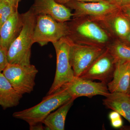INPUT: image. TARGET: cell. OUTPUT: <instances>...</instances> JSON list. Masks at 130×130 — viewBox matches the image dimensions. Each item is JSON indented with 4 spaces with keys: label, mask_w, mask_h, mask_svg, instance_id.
Masks as SVG:
<instances>
[{
    "label": "cell",
    "mask_w": 130,
    "mask_h": 130,
    "mask_svg": "<svg viewBox=\"0 0 130 130\" xmlns=\"http://www.w3.org/2000/svg\"><path fill=\"white\" fill-rule=\"evenodd\" d=\"M116 61L107 48L79 77L107 84L111 80Z\"/></svg>",
    "instance_id": "cell-9"
},
{
    "label": "cell",
    "mask_w": 130,
    "mask_h": 130,
    "mask_svg": "<svg viewBox=\"0 0 130 130\" xmlns=\"http://www.w3.org/2000/svg\"><path fill=\"white\" fill-rule=\"evenodd\" d=\"M0 1H1V0H0Z\"/></svg>",
    "instance_id": "cell-29"
},
{
    "label": "cell",
    "mask_w": 130,
    "mask_h": 130,
    "mask_svg": "<svg viewBox=\"0 0 130 130\" xmlns=\"http://www.w3.org/2000/svg\"><path fill=\"white\" fill-rule=\"evenodd\" d=\"M123 41L130 45V32L129 33V35H128V36L126 37V38Z\"/></svg>",
    "instance_id": "cell-26"
},
{
    "label": "cell",
    "mask_w": 130,
    "mask_h": 130,
    "mask_svg": "<svg viewBox=\"0 0 130 130\" xmlns=\"http://www.w3.org/2000/svg\"><path fill=\"white\" fill-rule=\"evenodd\" d=\"M120 11L130 22V5L121 7H120Z\"/></svg>",
    "instance_id": "cell-22"
},
{
    "label": "cell",
    "mask_w": 130,
    "mask_h": 130,
    "mask_svg": "<svg viewBox=\"0 0 130 130\" xmlns=\"http://www.w3.org/2000/svg\"><path fill=\"white\" fill-rule=\"evenodd\" d=\"M68 25L69 29L68 36L71 38L79 36L92 41L94 44L102 46L109 40L106 32L93 21L88 20L81 23H72Z\"/></svg>",
    "instance_id": "cell-10"
},
{
    "label": "cell",
    "mask_w": 130,
    "mask_h": 130,
    "mask_svg": "<svg viewBox=\"0 0 130 130\" xmlns=\"http://www.w3.org/2000/svg\"><path fill=\"white\" fill-rule=\"evenodd\" d=\"M58 3L65 5L67 3L72 1H75L83 2H98L103 0H55Z\"/></svg>",
    "instance_id": "cell-23"
},
{
    "label": "cell",
    "mask_w": 130,
    "mask_h": 130,
    "mask_svg": "<svg viewBox=\"0 0 130 130\" xmlns=\"http://www.w3.org/2000/svg\"></svg>",
    "instance_id": "cell-30"
},
{
    "label": "cell",
    "mask_w": 130,
    "mask_h": 130,
    "mask_svg": "<svg viewBox=\"0 0 130 130\" xmlns=\"http://www.w3.org/2000/svg\"><path fill=\"white\" fill-rule=\"evenodd\" d=\"M72 98L68 92L61 88L55 93L43 98L37 105L14 112L13 116L25 121L29 126L42 123L50 114Z\"/></svg>",
    "instance_id": "cell-2"
},
{
    "label": "cell",
    "mask_w": 130,
    "mask_h": 130,
    "mask_svg": "<svg viewBox=\"0 0 130 130\" xmlns=\"http://www.w3.org/2000/svg\"><path fill=\"white\" fill-rule=\"evenodd\" d=\"M112 127L115 129L121 128L123 125V122L121 117L110 120Z\"/></svg>",
    "instance_id": "cell-21"
},
{
    "label": "cell",
    "mask_w": 130,
    "mask_h": 130,
    "mask_svg": "<svg viewBox=\"0 0 130 130\" xmlns=\"http://www.w3.org/2000/svg\"><path fill=\"white\" fill-rule=\"evenodd\" d=\"M23 25L22 14L17 10L0 28V46L7 53L10 45L21 32Z\"/></svg>",
    "instance_id": "cell-12"
},
{
    "label": "cell",
    "mask_w": 130,
    "mask_h": 130,
    "mask_svg": "<svg viewBox=\"0 0 130 130\" xmlns=\"http://www.w3.org/2000/svg\"><path fill=\"white\" fill-rule=\"evenodd\" d=\"M8 63L7 52L0 46V73H2Z\"/></svg>",
    "instance_id": "cell-19"
},
{
    "label": "cell",
    "mask_w": 130,
    "mask_h": 130,
    "mask_svg": "<svg viewBox=\"0 0 130 130\" xmlns=\"http://www.w3.org/2000/svg\"><path fill=\"white\" fill-rule=\"evenodd\" d=\"M73 42L69 37L67 36L52 43L56 51V70L53 82L47 95L59 90L74 77L70 61V48Z\"/></svg>",
    "instance_id": "cell-3"
},
{
    "label": "cell",
    "mask_w": 130,
    "mask_h": 130,
    "mask_svg": "<svg viewBox=\"0 0 130 130\" xmlns=\"http://www.w3.org/2000/svg\"><path fill=\"white\" fill-rule=\"evenodd\" d=\"M65 5L74 10V18L89 16L100 20L104 19L120 9L119 7L105 0L94 2L72 1Z\"/></svg>",
    "instance_id": "cell-7"
},
{
    "label": "cell",
    "mask_w": 130,
    "mask_h": 130,
    "mask_svg": "<svg viewBox=\"0 0 130 130\" xmlns=\"http://www.w3.org/2000/svg\"><path fill=\"white\" fill-rule=\"evenodd\" d=\"M38 70L33 65L22 66L8 63L3 74L15 90L23 95L34 90Z\"/></svg>",
    "instance_id": "cell-6"
},
{
    "label": "cell",
    "mask_w": 130,
    "mask_h": 130,
    "mask_svg": "<svg viewBox=\"0 0 130 130\" xmlns=\"http://www.w3.org/2000/svg\"><path fill=\"white\" fill-rule=\"evenodd\" d=\"M21 1V0H17V3L18 5L19 3Z\"/></svg>",
    "instance_id": "cell-28"
},
{
    "label": "cell",
    "mask_w": 130,
    "mask_h": 130,
    "mask_svg": "<svg viewBox=\"0 0 130 130\" xmlns=\"http://www.w3.org/2000/svg\"><path fill=\"white\" fill-rule=\"evenodd\" d=\"M106 50L100 45L73 41L70 48V61L74 76H80Z\"/></svg>",
    "instance_id": "cell-5"
},
{
    "label": "cell",
    "mask_w": 130,
    "mask_h": 130,
    "mask_svg": "<svg viewBox=\"0 0 130 130\" xmlns=\"http://www.w3.org/2000/svg\"><path fill=\"white\" fill-rule=\"evenodd\" d=\"M42 123H39L29 126L30 130H43L45 129V127L42 125Z\"/></svg>",
    "instance_id": "cell-24"
},
{
    "label": "cell",
    "mask_w": 130,
    "mask_h": 130,
    "mask_svg": "<svg viewBox=\"0 0 130 130\" xmlns=\"http://www.w3.org/2000/svg\"><path fill=\"white\" fill-rule=\"evenodd\" d=\"M127 94H128V95H130V82L129 86V89H128V92H127Z\"/></svg>",
    "instance_id": "cell-27"
},
{
    "label": "cell",
    "mask_w": 130,
    "mask_h": 130,
    "mask_svg": "<svg viewBox=\"0 0 130 130\" xmlns=\"http://www.w3.org/2000/svg\"><path fill=\"white\" fill-rule=\"evenodd\" d=\"M74 99H71L59 107L55 111L51 112L42 122L45 129L64 130L68 113L72 106Z\"/></svg>",
    "instance_id": "cell-16"
},
{
    "label": "cell",
    "mask_w": 130,
    "mask_h": 130,
    "mask_svg": "<svg viewBox=\"0 0 130 130\" xmlns=\"http://www.w3.org/2000/svg\"><path fill=\"white\" fill-rule=\"evenodd\" d=\"M21 32L10 45L7 55L8 63L22 66L30 64L31 48L36 16L30 9L22 14Z\"/></svg>",
    "instance_id": "cell-1"
},
{
    "label": "cell",
    "mask_w": 130,
    "mask_h": 130,
    "mask_svg": "<svg viewBox=\"0 0 130 130\" xmlns=\"http://www.w3.org/2000/svg\"><path fill=\"white\" fill-rule=\"evenodd\" d=\"M119 7L130 5V0H105Z\"/></svg>",
    "instance_id": "cell-20"
},
{
    "label": "cell",
    "mask_w": 130,
    "mask_h": 130,
    "mask_svg": "<svg viewBox=\"0 0 130 130\" xmlns=\"http://www.w3.org/2000/svg\"><path fill=\"white\" fill-rule=\"evenodd\" d=\"M115 60L118 61H130V45L122 41L115 42L108 47Z\"/></svg>",
    "instance_id": "cell-18"
},
{
    "label": "cell",
    "mask_w": 130,
    "mask_h": 130,
    "mask_svg": "<svg viewBox=\"0 0 130 130\" xmlns=\"http://www.w3.org/2000/svg\"><path fill=\"white\" fill-rule=\"evenodd\" d=\"M108 108L119 113L129 122L130 126V95L127 93H110L103 100Z\"/></svg>",
    "instance_id": "cell-14"
},
{
    "label": "cell",
    "mask_w": 130,
    "mask_h": 130,
    "mask_svg": "<svg viewBox=\"0 0 130 130\" xmlns=\"http://www.w3.org/2000/svg\"><path fill=\"white\" fill-rule=\"evenodd\" d=\"M130 82V61L116 62L112 78L107 84L109 92L127 93Z\"/></svg>",
    "instance_id": "cell-13"
},
{
    "label": "cell",
    "mask_w": 130,
    "mask_h": 130,
    "mask_svg": "<svg viewBox=\"0 0 130 130\" xmlns=\"http://www.w3.org/2000/svg\"><path fill=\"white\" fill-rule=\"evenodd\" d=\"M69 35V27L66 22L56 21L49 15L40 14L36 16L33 32L34 43H37L43 46Z\"/></svg>",
    "instance_id": "cell-4"
},
{
    "label": "cell",
    "mask_w": 130,
    "mask_h": 130,
    "mask_svg": "<svg viewBox=\"0 0 130 130\" xmlns=\"http://www.w3.org/2000/svg\"><path fill=\"white\" fill-rule=\"evenodd\" d=\"M12 6H14L18 8V5L17 4V0H4Z\"/></svg>",
    "instance_id": "cell-25"
},
{
    "label": "cell",
    "mask_w": 130,
    "mask_h": 130,
    "mask_svg": "<svg viewBox=\"0 0 130 130\" xmlns=\"http://www.w3.org/2000/svg\"><path fill=\"white\" fill-rule=\"evenodd\" d=\"M23 96L15 90L2 73H0V106L4 109L16 106Z\"/></svg>",
    "instance_id": "cell-15"
},
{
    "label": "cell",
    "mask_w": 130,
    "mask_h": 130,
    "mask_svg": "<svg viewBox=\"0 0 130 130\" xmlns=\"http://www.w3.org/2000/svg\"><path fill=\"white\" fill-rule=\"evenodd\" d=\"M30 9L36 16L49 15L56 21L63 23L70 21L74 15L70 8L55 0H34Z\"/></svg>",
    "instance_id": "cell-11"
},
{
    "label": "cell",
    "mask_w": 130,
    "mask_h": 130,
    "mask_svg": "<svg viewBox=\"0 0 130 130\" xmlns=\"http://www.w3.org/2000/svg\"><path fill=\"white\" fill-rule=\"evenodd\" d=\"M61 88L68 92L74 100L82 96L90 98L100 95L106 97L110 93L107 84L94 82L91 79L79 77L74 76L71 81L65 84Z\"/></svg>",
    "instance_id": "cell-8"
},
{
    "label": "cell",
    "mask_w": 130,
    "mask_h": 130,
    "mask_svg": "<svg viewBox=\"0 0 130 130\" xmlns=\"http://www.w3.org/2000/svg\"><path fill=\"white\" fill-rule=\"evenodd\" d=\"M105 20L114 34L124 41L130 32V22L120 11L107 16Z\"/></svg>",
    "instance_id": "cell-17"
}]
</instances>
